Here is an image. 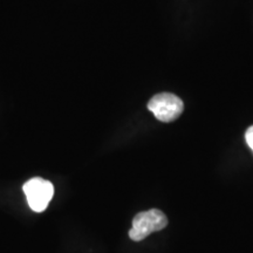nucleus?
Instances as JSON below:
<instances>
[{
    "instance_id": "f257e3e1",
    "label": "nucleus",
    "mask_w": 253,
    "mask_h": 253,
    "mask_svg": "<svg viewBox=\"0 0 253 253\" xmlns=\"http://www.w3.org/2000/svg\"><path fill=\"white\" fill-rule=\"evenodd\" d=\"M168 225V218L163 211L150 209L137 213L132 219V226L129 230V238L134 242H141L153 232L163 230Z\"/></svg>"
},
{
    "instance_id": "f03ea898",
    "label": "nucleus",
    "mask_w": 253,
    "mask_h": 253,
    "mask_svg": "<svg viewBox=\"0 0 253 253\" xmlns=\"http://www.w3.org/2000/svg\"><path fill=\"white\" fill-rule=\"evenodd\" d=\"M148 109L154 114L158 121L168 123L175 121L184 110V103L171 93H160L148 102Z\"/></svg>"
},
{
    "instance_id": "7ed1b4c3",
    "label": "nucleus",
    "mask_w": 253,
    "mask_h": 253,
    "mask_svg": "<svg viewBox=\"0 0 253 253\" xmlns=\"http://www.w3.org/2000/svg\"><path fill=\"white\" fill-rule=\"evenodd\" d=\"M26 195L27 203L36 212H42L48 207L54 195V186L47 179L41 177H33L23 186Z\"/></svg>"
},
{
    "instance_id": "20e7f679",
    "label": "nucleus",
    "mask_w": 253,
    "mask_h": 253,
    "mask_svg": "<svg viewBox=\"0 0 253 253\" xmlns=\"http://www.w3.org/2000/svg\"><path fill=\"white\" fill-rule=\"evenodd\" d=\"M245 140H246V143L250 148H251V150L253 151V126H250L248 128V130L245 132Z\"/></svg>"
}]
</instances>
